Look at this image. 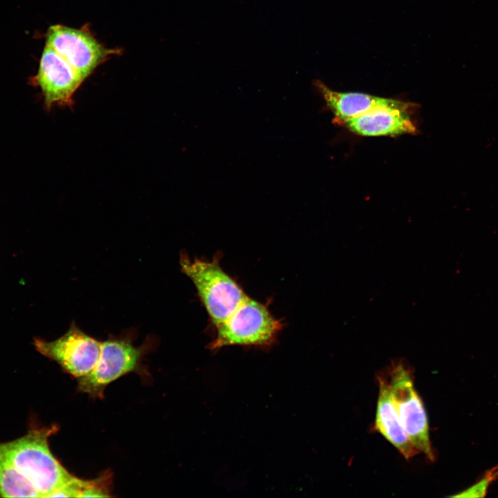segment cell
Here are the masks:
<instances>
[{"mask_svg":"<svg viewBox=\"0 0 498 498\" xmlns=\"http://www.w3.org/2000/svg\"><path fill=\"white\" fill-rule=\"evenodd\" d=\"M58 430L56 425L33 427L20 438L0 443L2 453L40 497H50L74 477L50 451L49 438Z\"/></svg>","mask_w":498,"mask_h":498,"instance_id":"obj_1","label":"cell"},{"mask_svg":"<svg viewBox=\"0 0 498 498\" xmlns=\"http://www.w3.org/2000/svg\"><path fill=\"white\" fill-rule=\"evenodd\" d=\"M183 273L194 284L200 300L215 326L248 297L239 284L221 267L219 260L191 259L181 255Z\"/></svg>","mask_w":498,"mask_h":498,"instance_id":"obj_2","label":"cell"},{"mask_svg":"<svg viewBox=\"0 0 498 498\" xmlns=\"http://www.w3.org/2000/svg\"><path fill=\"white\" fill-rule=\"evenodd\" d=\"M283 324L267 306L248 296L224 321L216 326L210 349L228 346L270 347L276 342Z\"/></svg>","mask_w":498,"mask_h":498,"instance_id":"obj_3","label":"cell"},{"mask_svg":"<svg viewBox=\"0 0 498 498\" xmlns=\"http://www.w3.org/2000/svg\"><path fill=\"white\" fill-rule=\"evenodd\" d=\"M149 347H135L129 337H111L101 342V350L94 369L77 379L79 392L91 398H103L104 390L111 382L129 373L145 376L142 361Z\"/></svg>","mask_w":498,"mask_h":498,"instance_id":"obj_4","label":"cell"},{"mask_svg":"<svg viewBox=\"0 0 498 498\" xmlns=\"http://www.w3.org/2000/svg\"><path fill=\"white\" fill-rule=\"evenodd\" d=\"M388 371L391 394L403 427L418 452L432 461L435 456L427 415L415 389L412 371L403 360L393 362Z\"/></svg>","mask_w":498,"mask_h":498,"instance_id":"obj_5","label":"cell"},{"mask_svg":"<svg viewBox=\"0 0 498 498\" xmlns=\"http://www.w3.org/2000/svg\"><path fill=\"white\" fill-rule=\"evenodd\" d=\"M34 344L41 354L76 379L94 369L101 350V341L84 332L75 322L59 338L52 341L35 339Z\"/></svg>","mask_w":498,"mask_h":498,"instance_id":"obj_6","label":"cell"},{"mask_svg":"<svg viewBox=\"0 0 498 498\" xmlns=\"http://www.w3.org/2000/svg\"><path fill=\"white\" fill-rule=\"evenodd\" d=\"M46 44L60 55L85 80L115 50L106 48L88 29L63 25L48 28Z\"/></svg>","mask_w":498,"mask_h":498,"instance_id":"obj_7","label":"cell"},{"mask_svg":"<svg viewBox=\"0 0 498 498\" xmlns=\"http://www.w3.org/2000/svg\"><path fill=\"white\" fill-rule=\"evenodd\" d=\"M84 80L60 55L46 45L34 82L42 92L47 109L71 106L74 93Z\"/></svg>","mask_w":498,"mask_h":498,"instance_id":"obj_8","label":"cell"},{"mask_svg":"<svg viewBox=\"0 0 498 498\" xmlns=\"http://www.w3.org/2000/svg\"><path fill=\"white\" fill-rule=\"evenodd\" d=\"M313 84L335 117L344 122L380 108H396L410 111L416 104L396 99L385 98L362 93L339 92L316 80Z\"/></svg>","mask_w":498,"mask_h":498,"instance_id":"obj_9","label":"cell"},{"mask_svg":"<svg viewBox=\"0 0 498 498\" xmlns=\"http://www.w3.org/2000/svg\"><path fill=\"white\" fill-rule=\"evenodd\" d=\"M377 378L379 392L374 428L409 460L418 452L400 421L387 377L380 375Z\"/></svg>","mask_w":498,"mask_h":498,"instance_id":"obj_10","label":"cell"},{"mask_svg":"<svg viewBox=\"0 0 498 498\" xmlns=\"http://www.w3.org/2000/svg\"><path fill=\"white\" fill-rule=\"evenodd\" d=\"M408 110L380 108L344 121L353 133L365 136L416 133L417 129Z\"/></svg>","mask_w":498,"mask_h":498,"instance_id":"obj_11","label":"cell"},{"mask_svg":"<svg viewBox=\"0 0 498 498\" xmlns=\"http://www.w3.org/2000/svg\"><path fill=\"white\" fill-rule=\"evenodd\" d=\"M112 483L110 470L102 472L93 479L74 477L54 492L51 497H109Z\"/></svg>","mask_w":498,"mask_h":498,"instance_id":"obj_12","label":"cell"},{"mask_svg":"<svg viewBox=\"0 0 498 498\" xmlns=\"http://www.w3.org/2000/svg\"><path fill=\"white\" fill-rule=\"evenodd\" d=\"M0 497H40L34 486L16 470L1 450Z\"/></svg>","mask_w":498,"mask_h":498,"instance_id":"obj_13","label":"cell"},{"mask_svg":"<svg viewBox=\"0 0 498 498\" xmlns=\"http://www.w3.org/2000/svg\"><path fill=\"white\" fill-rule=\"evenodd\" d=\"M498 478V466L488 470L479 482L460 493L453 495L454 497H482L487 492L490 483Z\"/></svg>","mask_w":498,"mask_h":498,"instance_id":"obj_14","label":"cell"}]
</instances>
